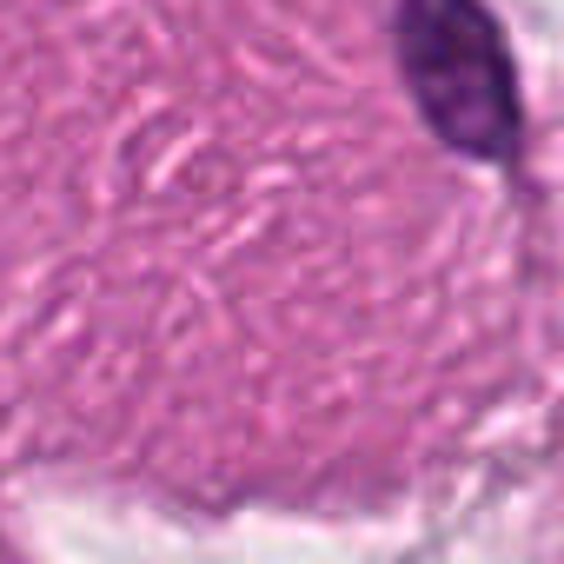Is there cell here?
I'll return each instance as SVG.
<instances>
[{"label":"cell","instance_id":"6da1fadb","mask_svg":"<svg viewBox=\"0 0 564 564\" xmlns=\"http://www.w3.org/2000/svg\"><path fill=\"white\" fill-rule=\"evenodd\" d=\"M41 127L113 359L471 333L505 87L458 0H41Z\"/></svg>","mask_w":564,"mask_h":564}]
</instances>
